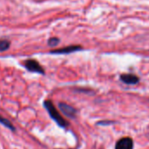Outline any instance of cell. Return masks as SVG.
Listing matches in <instances>:
<instances>
[{"label":"cell","mask_w":149,"mask_h":149,"mask_svg":"<svg viewBox=\"0 0 149 149\" xmlns=\"http://www.w3.org/2000/svg\"><path fill=\"white\" fill-rule=\"evenodd\" d=\"M44 107L46 108V110L47 111L49 116L51 117V118L53 120H54V122L62 128H66L68 126V122L62 118V116L61 115V113L57 111V109L55 108V106L54 105L53 102L50 100H46L44 101Z\"/></svg>","instance_id":"6da1fadb"},{"label":"cell","mask_w":149,"mask_h":149,"mask_svg":"<svg viewBox=\"0 0 149 149\" xmlns=\"http://www.w3.org/2000/svg\"><path fill=\"white\" fill-rule=\"evenodd\" d=\"M24 66L30 72H35V73L41 74H45V70H44L43 67L36 60L28 59V60H26L24 62Z\"/></svg>","instance_id":"7a4b0ae2"},{"label":"cell","mask_w":149,"mask_h":149,"mask_svg":"<svg viewBox=\"0 0 149 149\" xmlns=\"http://www.w3.org/2000/svg\"><path fill=\"white\" fill-rule=\"evenodd\" d=\"M134 142L131 137H123L115 145V149H133Z\"/></svg>","instance_id":"3957f363"},{"label":"cell","mask_w":149,"mask_h":149,"mask_svg":"<svg viewBox=\"0 0 149 149\" xmlns=\"http://www.w3.org/2000/svg\"><path fill=\"white\" fill-rule=\"evenodd\" d=\"M82 49H83V47L81 46L73 45V46H68L65 47L52 50V51H50V53L54 54H71V53H74L77 51H81Z\"/></svg>","instance_id":"277c9868"},{"label":"cell","mask_w":149,"mask_h":149,"mask_svg":"<svg viewBox=\"0 0 149 149\" xmlns=\"http://www.w3.org/2000/svg\"><path fill=\"white\" fill-rule=\"evenodd\" d=\"M59 108L61 110V111L65 115L67 116L68 118H74L77 115V110L74 109V107L70 106L69 104H66V103H60L59 104Z\"/></svg>","instance_id":"5b68a950"},{"label":"cell","mask_w":149,"mask_h":149,"mask_svg":"<svg viewBox=\"0 0 149 149\" xmlns=\"http://www.w3.org/2000/svg\"><path fill=\"white\" fill-rule=\"evenodd\" d=\"M120 81L127 85H135L139 82V78L133 74H122Z\"/></svg>","instance_id":"8992f818"},{"label":"cell","mask_w":149,"mask_h":149,"mask_svg":"<svg viewBox=\"0 0 149 149\" xmlns=\"http://www.w3.org/2000/svg\"><path fill=\"white\" fill-rule=\"evenodd\" d=\"M0 124L3 125L4 126H6V128L12 130V131H15V127L13 126V125L10 122V120H8L7 118L2 117L1 115H0Z\"/></svg>","instance_id":"52a82bcc"},{"label":"cell","mask_w":149,"mask_h":149,"mask_svg":"<svg viewBox=\"0 0 149 149\" xmlns=\"http://www.w3.org/2000/svg\"><path fill=\"white\" fill-rule=\"evenodd\" d=\"M11 42L7 40H0V52H5L9 49Z\"/></svg>","instance_id":"ba28073f"},{"label":"cell","mask_w":149,"mask_h":149,"mask_svg":"<svg viewBox=\"0 0 149 149\" xmlns=\"http://www.w3.org/2000/svg\"><path fill=\"white\" fill-rule=\"evenodd\" d=\"M59 42H60V40L58 39V38H56V37H52V38H50L49 40H48V41H47V43H48V45L50 46V47H55V46H57L58 44H59Z\"/></svg>","instance_id":"9c48e42d"},{"label":"cell","mask_w":149,"mask_h":149,"mask_svg":"<svg viewBox=\"0 0 149 149\" xmlns=\"http://www.w3.org/2000/svg\"><path fill=\"white\" fill-rule=\"evenodd\" d=\"M114 122H112V121H100V122L97 123V125H111Z\"/></svg>","instance_id":"30bf717a"}]
</instances>
